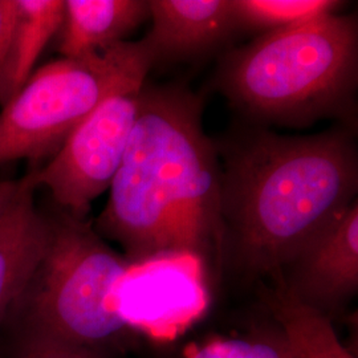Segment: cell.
<instances>
[{
    "mask_svg": "<svg viewBox=\"0 0 358 358\" xmlns=\"http://www.w3.org/2000/svg\"><path fill=\"white\" fill-rule=\"evenodd\" d=\"M203 101L180 85L143 84L128 148L94 230L131 268L182 257L220 268L222 170Z\"/></svg>",
    "mask_w": 358,
    "mask_h": 358,
    "instance_id": "6da1fadb",
    "label": "cell"
},
{
    "mask_svg": "<svg viewBox=\"0 0 358 358\" xmlns=\"http://www.w3.org/2000/svg\"><path fill=\"white\" fill-rule=\"evenodd\" d=\"M222 170V267L275 282L294 254L357 201L352 128L280 136L236 129L215 142Z\"/></svg>",
    "mask_w": 358,
    "mask_h": 358,
    "instance_id": "7a4b0ae2",
    "label": "cell"
},
{
    "mask_svg": "<svg viewBox=\"0 0 358 358\" xmlns=\"http://www.w3.org/2000/svg\"><path fill=\"white\" fill-rule=\"evenodd\" d=\"M217 85L231 105L257 125L308 127L356 120L358 23L328 13L263 34L224 56Z\"/></svg>",
    "mask_w": 358,
    "mask_h": 358,
    "instance_id": "3957f363",
    "label": "cell"
},
{
    "mask_svg": "<svg viewBox=\"0 0 358 358\" xmlns=\"http://www.w3.org/2000/svg\"><path fill=\"white\" fill-rule=\"evenodd\" d=\"M45 250L15 309L26 333L85 358H110L131 345L133 327L115 292L131 266L87 219L56 207Z\"/></svg>",
    "mask_w": 358,
    "mask_h": 358,
    "instance_id": "277c9868",
    "label": "cell"
},
{
    "mask_svg": "<svg viewBox=\"0 0 358 358\" xmlns=\"http://www.w3.org/2000/svg\"><path fill=\"white\" fill-rule=\"evenodd\" d=\"M153 65L140 40L41 66L1 106L0 166L52 158L103 100L128 85L145 83Z\"/></svg>",
    "mask_w": 358,
    "mask_h": 358,
    "instance_id": "5b68a950",
    "label": "cell"
},
{
    "mask_svg": "<svg viewBox=\"0 0 358 358\" xmlns=\"http://www.w3.org/2000/svg\"><path fill=\"white\" fill-rule=\"evenodd\" d=\"M143 84L128 85L103 100L45 166L27 176L29 185L35 190L48 189L59 208L85 219L92 202L110 187L124 159Z\"/></svg>",
    "mask_w": 358,
    "mask_h": 358,
    "instance_id": "8992f818",
    "label": "cell"
},
{
    "mask_svg": "<svg viewBox=\"0 0 358 358\" xmlns=\"http://www.w3.org/2000/svg\"><path fill=\"white\" fill-rule=\"evenodd\" d=\"M273 287L333 320L358 292V201L309 239Z\"/></svg>",
    "mask_w": 358,
    "mask_h": 358,
    "instance_id": "52a82bcc",
    "label": "cell"
},
{
    "mask_svg": "<svg viewBox=\"0 0 358 358\" xmlns=\"http://www.w3.org/2000/svg\"><path fill=\"white\" fill-rule=\"evenodd\" d=\"M149 8L153 27L142 40L154 64L203 55L239 29L232 0H149Z\"/></svg>",
    "mask_w": 358,
    "mask_h": 358,
    "instance_id": "ba28073f",
    "label": "cell"
},
{
    "mask_svg": "<svg viewBox=\"0 0 358 358\" xmlns=\"http://www.w3.org/2000/svg\"><path fill=\"white\" fill-rule=\"evenodd\" d=\"M34 194L26 176L0 217V322L19 304L48 241V214L36 207Z\"/></svg>",
    "mask_w": 358,
    "mask_h": 358,
    "instance_id": "9c48e42d",
    "label": "cell"
},
{
    "mask_svg": "<svg viewBox=\"0 0 358 358\" xmlns=\"http://www.w3.org/2000/svg\"><path fill=\"white\" fill-rule=\"evenodd\" d=\"M149 17V0H65L59 52L72 59L101 53Z\"/></svg>",
    "mask_w": 358,
    "mask_h": 358,
    "instance_id": "30bf717a",
    "label": "cell"
},
{
    "mask_svg": "<svg viewBox=\"0 0 358 358\" xmlns=\"http://www.w3.org/2000/svg\"><path fill=\"white\" fill-rule=\"evenodd\" d=\"M63 16V0H16L13 29L0 64L1 106L32 76L38 56L59 32Z\"/></svg>",
    "mask_w": 358,
    "mask_h": 358,
    "instance_id": "8fae6325",
    "label": "cell"
},
{
    "mask_svg": "<svg viewBox=\"0 0 358 358\" xmlns=\"http://www.w3.org/2000/svg\"><path fill=\"white\" fill-rule=\"evenodd\" d=\"M263 301L294 358H357L341 343L332 320L294 301L278 287H266Z\"/></svg>",
    "mask_w": 358,
    "mask_h": 358,
    "instance_id": "7c38bea8",
    "label": "cell"
},
{
    "mask_svg": "<svg viewBox=\"0 0 358 358\" xmlns=\"http://www.w3.org/2000/svg\"><path fill=\"white\" fill-rule=\"evenodd\" d=\"M182 358H294L280 327L268 315L243 331L215 334L186 349Z\"/></svg>",
    "mask_w": 358,
    "mask_h": 358,
    "instance_id": "4fadbf2b",
    "label": "cell"
},
{
    "mask_svg": "<svg viewBox=\"0 0 358 358\" xmlns=\"http://www.w3.org/2000/svg\"><path fill=\"white\" fill-rule=\"evenodd\" d=\"M341 4L336 0H232L239 29L263 34L334 13Z\"/></svg>",
    "mask_w": 358,
    "mask_h": 358,
    "instance_id": "5bb4252c",
    "label": "cell"
},
{
    "mask_svg": "<svg viewBox=\"0 0 358 358\" xmlns=\"http://www.w3.org/2000/svg\"><path fill=\"white\" fill-rule=\"evenodd\" d=\"M17 358H85L50 340L26 333Z\"/></svg>",
    "mask_w": 358,
    "mask_h": 358,
    "instance_id": "9a60e30c",
    "label": "cell"
},
{
    "mask_svg": "<svg viewBox=\"0 0 358 358\" xmlns=\"http://www.w3.org/2000/svg\"><path fill=\"white\" fill-rule=\"evenodd\" d=\"M16 13V0H0V64L11 35Z\"/></svg>",
    "mask_w": 358,
    "mask_h": 358,
    "instance_id": "2e32d148",
    "label": "cell"
},
{
    "mask_svg": "<svg viewBox=\"0 0 358 358\" xmlns=\"http://www.w3.org/2000/svg\"><path fill=\"white\" fill-rule=\"evenodd\" d=\"M23 189V178L0 182V217L11 206Z\"/></svg>",
    "mask_w": 358,
    "mask_h": 358,
    "instance_id": "e0dca14e",
    "label": "cell"
}]
</instances>
